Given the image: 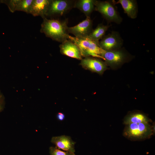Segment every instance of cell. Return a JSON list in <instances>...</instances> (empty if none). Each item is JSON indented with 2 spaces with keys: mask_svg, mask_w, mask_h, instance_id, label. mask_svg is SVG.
Wrapping results in <instances>:
<instances>
[{
  "mask_svg": "<svg viewBox=\"0 0 155 155\" xmlns=\"http://www.w3.org/2000/svg\"><path fill=\"white\" fill-rule=\"evenodd\" d=\"M42 18L40 30L41 33L53 40L61 43L68 39L69 35L68 31L67 20L48 19L45 17Z\"/></svg>",
  "mask_w": 155,
  "mask_h": 155,
  "instance_id": "cell-1",
  "label": "cell"
},
{
  "mask_svg": "<svg viewBox=\"0 0 155 155\" xmlns=\"http://www.w3.org/2000/svg\"><path fill=\"white\" fill-rule=\"evenodd\" d=\"M94 10L100 13L108 23L120 24L123 19L115 6L114 1H101L94 0Z\"/></svg>",
  "mask_w": 155,
  "mask_h": 155,
  "instance_id": "cell-2",
  "label": "cell"
},
{
  "mask_svg": "<svg viewBox=\"0 0 155 155\" xmlns=\"http://www.w3.org/2000/svg\"><path fill=\"white\" fill-rule=\"evenodd\" d=\"M126 125L123 135L131 140H145L149 138L154 132V128L149 123H131Z\"/></svg>",
  "mask_w": 155,
  "mask_h": 155,
  "instance_id": "cell-3",
  "label": "cell"
},
{
  "mask_svg": "<svg viewBox=\"0 0 155 155\" xmlns=\"http://www.w3.org/2000/svg\"><path fill=\"white\" fill-rule=\"evenodd\" d=\"M69 39L79 47L82 57L92 56L103 59L101 56L103 49L100 47L99 42L92 40L87 38H78L70 35Z\"/></svg>",
  "mask_w": 155,
  "mask_h": 155,
  "instance_id": "cell-4",
  "label": "cell"
},
{
  "mask_svg": "<svg viewBox=\"0 0 155 155\" xmlns=\"http://www.w3.org/2000/svg\"><path fill=\"white\" fill-rule=\"evenodd\" d=\"M75 1L70 0H50L45 14L46 17L61 16L73 8Z\"/></svg>",
  "mask_w": 155,
  "mask_h": 155,
  "instance_id": "cell-5",
  "label": "cell"
},
{
  "mask_svg": "<svg viewBox=\"0 0 155 155\" xmlns=\"http://www.w3.org/2000/svg\"><path fill=\"white\" fill-rule=\"evenodd\" d=\"M99 44L100 48L105 51L113 50L121 48L123 40L118 32L113 31L104 35L99 41Z\"/></svg>",
  "mask_w": 155,
  "mask_h": 155,
  "instance_id": "cell-6",
  "label": "cell"
},
{
  "mask_svg": "<svg viewBox=\"0 0 155 155\" xmlns=\"http://www.w3.org/2000/svg\"><path fill=\"white\" fill-rule=\"evenodd\" d=\"M101 56L106 65L112 66L122 64L127 61L128 57L127 53L121 48L109 51L103 50Z\"/></svg>",
  "mask_w": 155,
  "mask_h": 155,
  "instance_id": "cell-7",
  "label": "cell"
},
{
  "mask_svg": "<svg viewBox=\"0 0 155 155\" xmlns=\"http://www.w3.org/2000/svg\"><path fill=\"white\" fill-rule=\"evenodd\" d=\"M93 22L90 17H86V19L77 25L68 27V31L78 38H86L92 30Z\"/></svg>",
  "mask_w": 155,
  "mask_h": 155,
  "instance_id": "cell-8",
  "label": "cell"
},
{
  "mask_svg": "<svg viewBox=\"0 0 155 155\" xmlns=\"http://www.w3.org/2000/svg\"><path fill=\"white\" fill-rule=\"evenodd\" d=\"M80 65L84 69L99 74L102 73L107 69L105 63L100 59L88 57L81 60Z\"/></svg>",
  "mask_w": 155,
  "mask_h": 155,
  "instance_id": "cell-9",
  "label": "cell"
},
{
  "mask_svg": "<svg viewBox=\"0 0 155 155\" xmlns=\"http://www.w3.org/2000/svg\"><path fill=\"white\" fill-rule=\"evenodd\" d=\"M59 47L62 54L78 59H82V57L79 47L71 40H66L61 43Z\"/></svg>",
  "mask_w": 155,
  "mask_h": 155,
  "instance_id": "cell-10",
  "label": "cell"
},
{
  "mask_svg": "<svg viewBox=\"0 0 155 155\" xmlns=\"http://www.w3.org/2000/svg\"><path fill=\"white\" fill-rule=\"evenodd\" d=\"M33 0H1V3L6 4L10 11H21L30 13Z\"/></svg>",
  "mask_w": 155,
  "mask_h": 155,
  "instance_id": "cell-11",
  "label": "cell"
},
{
  "mask_svg": "<svg viewBox=\"0 0 155 155\" xmlns=\"http://www.w3.org/2000/svg\"><path fill=\"white\" fill-rule=\"evenodd\" d=\"M51 142L57 148L64 151L75 153V142L69 136L62 135L52 137Z\"/></svg>",
  "mask_w": 155,
  "mask_h": 155,
  "instance_id": "cell-12",
  "label": "cell"
},
{
  "mask_svg": "<svg viewBox=\"0 0 155 155\" xmlns=\"http://www.w3.org/2000/svg\"><path fill=\"white\" fill-rule=\"evenodd\" d=\"M120 4L128 16L132 19L136 18L137 15L138 7L135 0H119L115 4Z\"/></svg>",
  "mask_w": 155,
  "mask_h": 155,
  "instance_id": "cell-13",
  "label": "cell"
},
{
  "mask_svg": "<svg viewBox=\"0 0 155 155\" xmlns=\"http://www.w3.org/2000/svg\"><path fill=\"white\" fill-rule=\"evenodd\" d=\"M50 0H33L30 13L34 16L45 17Z\"/></svg>",
  "mask_w": 155,
  "mask_h": 155,
  "instance_id": "cell-14",
  "label": "cell"
},
{
  "mask_svg": "<svg viewBox=\"0 0 155 155\" xmlns=\"http://www.w3.org/2000/svg\"><path fill=\"white\" fill-rule=\"evenodd\" d=\"M73 8L79 9L86 17H90L92 13L94 10V0H78L75 1Z\"/></svg>",
  "mask_w": 155,
  "mask_h": 155,
  "instance_id": "cell-15",
  "label": "cell"
},
{
  "mask_svg": "<svg viewBox=\"0 0 155 155\" xmlns=\"http://www.w3.org/2000/svg\"><path fill=\"white\" fill-rule=\"evenodd\" d=\"M150 120L145 114L140 112H134L127 115L124 119L126 125L131 123H149Z\"/></svg>",
  "mask_w": 155,
  "mask_h": 155,
  "instance_id": "cell-16",
  "label": "cell"
},
{
  "mask_svg": "<svg viewBox=\"0 0 155 155\" xmlns=\"http://www.w3.org/2000/svg\"><path fill=\"white\" fill-rule=\"evenodd\" d=\"M110 25H104L102 24H98L96 28L93 30L86 37L92 40L99 42L105 35V34Z\"/></svg>",
  "mask_w": 155,
  "mask_h": 155,
  "instance_id": "cell-17",
  "label": "cell"
},
{
  "mask_svg": "<svg viewBox=\"0 0 155 155\" xmlns=\"http://www.w3.org/2000/svg\"><path fill=\"white\" fill-rule=\"evenodd\" d=\"M50 155H75V153L68 151H63L56 147H51L49 148Z\"/></svg>",
  "mask_w": 155,
  "mask_h": 155,
  "instance_id": "cell-18",
  "label": "cell"
},
{
  "mask_svg": "<svg viewBox=\"0 0 155 155\" xmlns=\"http://www.w3.org/2000/svg\"><path fill=\"white\" fill-rule=\"evenodd\" d=\"M5 104L4 96L0 91V113L3 110L5 106Z\"/></svg>",
  "mask_w": 155,
  "mask_h": 155,
  "instance_id": "cell-19",
  "label": "cell"
},
{
  "mask_svg": "<svg viewBox=\"0 0 155 155\" xmlns=\"http://www.w3.org/2000/svg\"><path fill=\"white\" fill-rule=\"evenodd\" d=\"M57 118L60 121H63L65 119V115L61 112L58 113L57 115Z\"/></svg>",
  "mask_w": 155,
  "mask_h": 155,
  "instance_id": "cell-20",
  "label": "cell"
},
{
  "mask_svg": "<svg viewBox=\"0 0 155 155\" xmlns=\"http://www.w3.org/2000/svg\"><path fill=\"white\" fill-rule=\"evenodd\" d=\"M1 3V0H0V3Z\"/></svg>",
  "mask_w": 155,
  "mask_h": 155,
  "instance_id": "cell-21",
  "label": "cell"
}]
</instances>
